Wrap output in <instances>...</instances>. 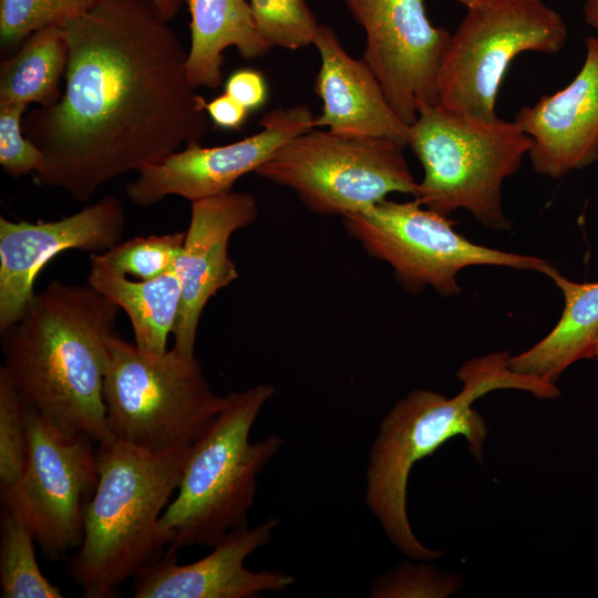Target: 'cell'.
<instances>
[{
  "instance_id": "1",
  "label": "cell",
  "mask_w": 598,
  "mask_h": 598,
  "mask_svg": "<svg viewBox=\"0 0 598 598\" xmlns=\"http://www.w3.org/2000/svg\"><path fill=\"white\" fill-rule=\"evenodd\" d=\"M62 28V95L22 118L43 154L38 185L86 203L107 182L200 144L207 101L188 80V51L152 0H96Z\"/></svg>"
},
{
  "instance_id": "2",
  "label": "cell",
  "mask_w": 598,
  "mask_h": 598,
  "mask_svg": "<svg viewBox=\"0 0 598 598\" xmlns=\"http://www.w3.org/2000/svg\"><path fill=\"white\" fill-rule=\"evenodd\" d=\"M118 309L89 285L53 280L0 332L2 368L25 404L96 444L113 439L103 388Z\"/></svg>"
},
{
  "instance_id": "3",
  "label": "cell",
  "mask_w": 598,
  "mask_h": 598,
  "mask_svg": "<svg viewBox=\"0 0 598 598\" xmlns=\"http://www.w3.org/2000/svg\"><path fill=\"white\" fill-rule=\"evenodd\" d=\"M509 358L507 351H499L471 359L456 372L462 382L456 395L412 390L380 422L369 451L364 499L389 540L410 558L432 560L444 555L423 545L411 528L406 493L413 465L457 435L482 461L488 430L473 404L492 391L514 389L539 399L560 394L556 384L513 371Z\"/></svg>"
},
{
  "instance_id": "4",
  "label": "cell",
  "mask_w": 598,
  "mask_h": 598,
  "mask_svg": "<svg viewBox=\"0 0 598 598\" xmlns=\"http://www.w3.org/2000/svg\"><path fill=\"white\" fill-rule=\"evenodd\" d=\"M192 446L148 451L117 439L96 444L99 482L68 571L85 598H112L157 563L173 535L159 518L178 488Z\"/></svg>"
},
{
  "instance_id": "5",
  "label": "cell",
  "mask_w": 598,
  "mask_h": 598,
  "mask_svg": "<svg viewBox=\"0 0 598 598\" xmlns=\"http://www.w3.org/2000/svg\"><path fill=\"white\" fill-rule=\"evenodd\" d=\"M275 386L259 383L229 391L205 433L193 444L174 501L159 518L173 535L165 555L181 548L213 547L228 533L248 526L258 476L283 444L271 434L250 442V431Z\"/></svg>"
},
{
  "instance_id": "6",
  "label": "cell",
  "mask_w": 598,
  "mask_h": 598,
  "mask_svg": "<svg viewBox=\"0 0 598 598\" xmlns=\"http://www.w3.org/2000/svg\"><path fill=\"white\" fill-rule=\"evenodd\" d=\"M530 146L515 121L484 122L429 105L410 125L408 147L423 167L414 198L441 215L465 209L486 228L508 230L502 185Z\"/></svg>"
},
{
  "instance_id": "7",
  "label": "cell",
  "mask_w": 598,
  "mask_h": 598,
  "mask_svg": "<svg viewBox=\"0 0 598 598\" xmlns=\"http://www.w3.org/2000/svg\"><path fill=\"white\" fill-rule=\"evenodd\" d=\"M107 349L103 396L114 439L154 452L192 446L225 405L195 355H147L116 332Z\"/></svg>"
},
{
  "instance_id": "8",
  "label": "cell",
  "mask_w": 598,
  "mask_h": 598,
  "mask_svg": "<svg viewBox=\"0 0 598 598\" xmlns=\"http://www.w3.org/2000/svg\"><path fill=\"white\" fill-rule=\"evenodd\" d=\"M466 14L450 35L437 76V105L484 122L496 114L498 89L523 52L554 54L568 30L543 0H458Z\"/></svg>"
},
{
  "instance_id": "9",
  "label": "cell",
  "mask_w": 598,
  "mask_h": 598,
  "mask_svg": "<svg viewBox=\"0 0 598 598\" xmlns=\"http://www.w3.org/2000/svg\"><path fill=\"white\" fill-rule=\"evenodd\" d=\"M404 148L388 138L315 127L283 144L255 173L290 188L310 210L343 217L392 193L417 195Z\"/></svg>"
},
{
  "instance_id": "10",
  "label": "cell",
  "mask_w": 598,
  "mask_h": 598,
  "mask_svg": "<svg viewBox=\"0 0 598 598\" xmlns=\"http://www.w3.org/2000/svg\"><path fill=\"white\" fill-rule=\"evenodd\" d=\"M346 229L364 251L389 264L395 280L417 293L426 287L442 296L462 291L458 272L471 266H498L542 274L546 260L475 244L455 230L448 216L424 207L415 198H386L343 216Z\"/></svg>"
},
{
  "instance_id": "11",
  "label": "cell",
  "mask_w": 598,
  "mask_h": 598,
  "mask_svg": "<svg viewBox=\"0 0 598 598\" xmlns=\"http://www.w3.org/2000/svg\"><path fill=\"white\" fill-rule=\"evenodd\" d=\"M27 458L20 480L1 489V505L21 518L47 559L59 560L83 539L99 482L96 443L66 433L27 405Z\"/></svg>"
},
{
  "instance_id": "12",
  "label": "cell",
  "mask_w": 598,
  "mask_h": 598,
  "mask_svg": "<svg viewBox=\"0 0 598 598\" xmlns=\"http://www.w3.org/2000/svg\"><path fill=\"white\" fill-rule=\"evenodd\" d=\"M363 28V60L408 125L437 103V76L451 33L434 27L425 0H342Z\"/></svg>"
},
{
  "instance_id": "13",
  "label": "cell",
  "mask_w": 598,
  "mask_h": 598,
  "mask_svg": "<svg viewBox=\"0 0 598 598\" xmlns=\"http://www.w3.org/2000/svg\"><path fill=\"white\" fill-rule=\"evenodd\" d=\"M315 118L307 105L274 109L261 117V130L241 141L214 147L188 145L143 167L126 185V196L146 207L168 196L194 202L230 193L241 176L255 173L283 144L315 128Z\"/></svg>"
},
{
  "instance_id": "14",
  "label": "cell",
  "mask_w": 598,
  "mask_h": 598,
  "mask_svg": "<svg viewBox=\"0 0 598 598\" xmlns=\"http://www.w3.org/2000/svg\"><path fill=\"white\" fill-rule=\"evenodd\" d=\"M125 215L120 198L107 195L53 221L0 217V332L11 327L33 297L35 278L68 249L104 252L122 241Z\"/></svg>"
},
{
  "instance_id": "15",
  "label": "cell",
  "mask_w": 598,
  "mask_h": 598,
  "mask_svg": "<svg viewBox=\"0 0 598 598\" xmlns=\"http://www.w3.org/2000/svg\"><path fill=\"white\" fill-rule=\"evenodd\" d=\"M190 220L175 264L181 282V306L173 330V349L195 355L198 323L207 302L238 278L229 256L231 235L258 216L256 198L241 192L190 202Z\"/></svg>"
},
{
  "instance_id": "16",
  "label": "cell",
  "mask_w": 598,
  "mask_h": 598,
  "mask_svg": "<svg viewBox=\"0 0 598 598\" xmlns=\"http://www.w3.org/2000/svg\"><path fill=\"white\" fill-rule=\"evenodd\" d=\"M279 519L270 517L252 527L228 533L205 557L178 565L176 554L164 555L134 578L135 598H256L283 591L296 577L280 570H251L245 560L267 545Z\"/></svg>"
},
{
  "instance_id": "17",
  "label": "cell",
  "mask_w": 598,
  "mask_h": 598,
  "mask_svg": "<svg viewBox=\"0 0 598 598\" xmlns=\"http://www.w3.org/2000/svg\"><path fill=\"white\" fill-rule=\"evenodd\" d=\"M514 121L532 138L527 155L539 175L560 178L598 162V35L586 39L574 80L523 106Z\"/></svg>"
},
{
  "instance_id": "18",
  "label": "cell",
  "mask_w": 598,
  "mask_h": 598,
  "mask_svg": "<svg viewBox=\"0 0 598 598\" xmlns=\"http://www.w3.org/2000/svg\"><path fill=\"white\" fill-rule=\"evenodd\" d=\"M313 45L320 54L315 91L322 101L315 127L354 136L395 141L408 147L410 125L390 105L364 60L352 58L336 32L320 24Z\"/></svg>"
},
{
  "instance_id": "19",
  "label": "cell",
  "mask_w": 598,
  "mask_h": 598,
  "mask_svg": "<svg viewBox=\"0 0 598 598\" xmlns=\"http://www.w3.org/2000/svg\"><path fill=\"white\" fill-rule=\"evenodd\" d=\"M545 275L564 296L563 313L545 338L511 357L508 365L519 374L556 384L573 363L594 357L598 339V281H573L553 265Z\"/></svg>"
},
{
  "instance_id": "20",
  "label": "cell",
  "mask_w": 598,
  "mask_h": 598,
  "mask_svg": "<svg viewBox=\"0 0 598 598\" xmlns=\"http://www.w3.org/2000/svg\"><path fill=\"white\" fill-rule=\"evenodd\" d=\"M190 47L187 76L195 89H217L223 80V52L235 47L241 58L266 55L272 47L260 33L246 0H188Z\"/></svg>"
},
{
  "instance_id": "21",
  "label": "cell",
  "mask_w": 598,
  "mask_h": 598,
  "mask_svg": "<svg viewBox=\"0 0 598 598\" xmlns=\"http://www.w3.org/2000/svg\"><path fill=\"white\" fill-rule=\"evenodd\" d=\"M87 285L123 309L135 338V346L145 354L159 357L167 351L181 306V282L175 269L150 280L132 281L107 265L100 256H91Z\"/></svg>"
},
{
  "instance_id": "22",
  "label": "cell",
  "mask_w": 598,
  "mask_h": 598,
  "mask_svg": "<svg viewBox=\"0 0 598 598\" xmlns=\"http://www.w3.org/2000/svg\"><path fill=\"white\" fill-rule=\"evenodd\" d=\"M69 60V43L62 27H49L30 34L0 64V104H55Z\"/></svg>"
},
{
  "instance_id": "23",
  "label": "cell",
  "mask_w": 598,
  "mask_h": 598,
  "mask_svg": "<svg viewBox=\"0 0 598 598\" xmlns=\"http://www.w3.org/2000/svg\"><path fill=\"white\" fill-rule=\"evenodd\" d=\"M0 597L61 598L62 591L40 570L34 537L10 509L1 511Z\"/></svg>"
},
{
  "instance_id": "24",
  "label": "cell",
  "mask_w": 598,
  "mask_h": 598,
  "mask_svg": "<svg viewBox=\"0 0 598 598\" xmlns=\"http://www.w3.org/2000/svg\"><path fill=\"white\" fill-rule=\"evenodd\" d=\"M96 0H0V51L14 53L33 32L63 27L87 12Z\"/></svg>"
},
{
  "instance_id": "25",
  "label": "cell",
  "mask_w": 598,
  "mask_h": 598,
  "mask_svg": "<svg viewBox=\"0 0 598 598\" xmlns=\"http://www.w3.org/2000/svg\"><path fill=\"white\" fill-rule=\"evenodd\" d=\"M186 233L137 236L120 241L101 258L123 275H132L140 280L157 278L174 269L184 245Z\"/></svg>"
},
{
  "instance_id": "26",
  "label": "cell",
  "mask_w": 598,
  "mask_h": 598,
  "mask_svg": "<svg viewBox=\"0 0 598 598\" xmlns=\"http://www.w3.org/2000/svg\"><path fill=\"white\" fill-rule=\"evenodd\" d=\"M262 37L275 47L299 50L313 44L320 24L305 0H249Z\"/></svg>"
},
{
  "instance_id": "27",
  "label": "cell",
  "mask_w": 598,
  "mask_h": 598,
  "mask_svg": "<svg viewBox=\"0 0 598 598\" xmlns=\"http://www.w3.org/2000/svg\"><path fill=\"white\" fill-rule=\"evenodd\" d=\"M27 404L0 368V491L21 477L27 458Z\"/></svg>"
},
{
  "instance_id": "28",
  "label": "cell",
  "mask_w": 598,
  "mask_h": 598,
  "mask_svg": "<svg viewBox=\"0 0 598 598\" xmlns=\"http://www.w3.org/2000/svg\"><path fill=\"white\" fill-rule=\"evenodd\" d=\"M458 588L457 578L432 566L409 560L378 576L372 582L371 598L446 597Z\"/></svg>"
},
{
  "instance_id": "29",
  "label": "cell",
  "mask_w": 598,
  "mask_h": 598,
  "mask_svg": "<svg viewBox=\"0 0 598 598\" xmlns=\"http://www.w3.org/2000/svg\"><path fill=\"white\" fill-rule=\"evenodd\" d=\"M27 105L0 104V164L3 172L19 178L39 171L43 154L22 131V115Z\"/></svg>"
},
{
  "instance_id": "30",
  "label": "cell",
  "mask_w": 598,
  "mask_h": 598,
  "mask_svg": "<svg viewBox=\"0 0 598 598\" xmlns=\"http://www.w3.org/2000/svg\"><path fill=\"white\" fill-rule=\"evenodd\" d=\"M225 93L248 111L259 109L267 100V83L264 75L250 69L234 72L225 84Z\"/></svg>"
},
{
  "instance_id": "31",
  "label": "cell",
  "mask_w": 598,
  "mask_h": 598,
  "mask_svg": "<svg viewBox=\"0 0 598 598\" xmlns=\"http://www.w3.org/2000/svg\"><path fill=\"white\" fill-rule=\"evenodd\" d=\"M206 112L216 126L226 130H238L246 121L249 111L225 93L206 102Z\"/></svg>"
},
{
  "instance_id": "32",
  "label": "cell",
  "mask_w": 598,
  "mask_h": 598,
  "mask_svg": "<svg viewBox=\"0 0 598 598\" xmlns=\"http://www.w3.org/2000/svg\"><path fill=\"white\" fill-rule=\"evenodd\" d=\"M162 16L171 21L188 0H152Z\"/></svg>"
},
{
  "instance_id": "33",
  "label": "cell",
  "mask_w": 598,
  "mask_h": 598,
  "mask_svg": "<svg viewBox=\"0 0 598 598\" xmlns=\"http://www.w3.org/2000/svg\"><path fill=\"white\" fill-rule=\"evenodd\" d=\"M584 13L586 22L598 31V0H586Z\"/></svg>"
},
{
  "instance_id": "34",
  "label": "cell",
  "mask_w": 598,
  "mask_h": 598,
  "mask_svg": "<svg viewBox=\"0 0 598 598\" xmlns=\"http://www.w3.org/2000/svg\"><path fill=\"white\" fill-rule=\"evenodd\" d=\"M592 359L598 361V339H597L596 344H595Z\"/></svg>"
}]
</instances>
